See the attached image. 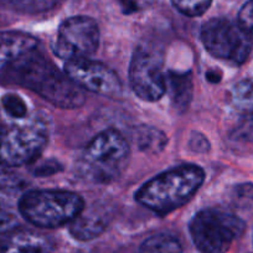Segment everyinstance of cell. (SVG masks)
Returning <instances> with one entry per match:
<instances>
[{"label": "cell", "mask_w": 253, "mask_h": 253, "mask_svg": "<svg viewBox=\"0 0 253 253\" xmlns=\"http://www.w3.org/2000/svg\"><path fill=\"white\" fill-rule=\"evenodd\" d=\"M0 82L31 89L58 108H79L86 101L82 89L38 48L1 70Z\"/></svg>", "instance_id": "1"}, {"label": "cell", "mask_w": 253, "mask_h": 253, "mask_svg": "<svg viewBox=\"0 0 253 253\" xmlns=\"http://www.w3.org/2000/svg\"><path fill=\"white\" fill-rule=\"evenodd\" d=\"M205 181V171L198 165H181L157 175L143 184L135 200L158 215H167L189 203Z\"/></svg>", "instance_id": "2"}, {"label": "cell", "mask_w": 253, "mask_h": 253, "mask_svg": "<svg viewBox=\"0 0 253 253\" xmlns=\"http://www.w3.org/2000/svg\"><path fill=\"white\" fill-rule=\"evenodd\" d=\"M129 155V145L122 133L106 129L86 145L76 163L77 172L89 182L108 184L121 176Z\"/></svg>", "instance_id": "3"}, {"label": "cell", "mask_w": 253, "mask_h": 253, "mask_svg": "<svg viewBox=\"0 0 253 253\" xmlns=\"http://www.w3.org/2000/svg\"><path fill=\"white\" fill-rule=\"evenodd\" d=\"M84 208L82 196L67 190H33L19 201L20 215L41 228H57L71 223Z\"/></svg>", "instance_id": "4"}, {"label": "cell", "mask_w": 253, "mask_h": 253, "mask_svg": "<svg viewBox=\"0 0 253 253\" xmlns=\"http://www.w3.org/2000/svg\"><path fill=\"white\" fill-rule=\"evenodd\" d=\"M48 135L50 126L45 117L0 124V165L13 168L35 163L47 145Z\"/></svg>", "instance_id": "5"}, {"label": "cell", "mask_w": 253, "mask_h": 253, "mask_svg": "<svg viewBox=\"0 0 253 253\" xmlns=\"http://www.w3.org/2000/svg\"><path fill=\"white\" fill-rule=\"evenodd\" d=\"M245 230L242 218L216 208L199 211L189 222L190 237L200 253H227Z\"/></svg>", "instance_id": "6"}, {"label": "cell", "mask_w": 253, "mask_h": 253, "mask_svg": "<svg viewBox=\"0 0 253 253\" xmlns=\"http://www.w3.org/2000/svg\"><path fill=\"white\" fill-rule=\"evenodd\" d=\"M201 41L213 57L242 65L253 47V36L240 23L225 18L211 19L201 28Z\"/></svg>", "instance_id": "7"}, {"label": "cell", "mask_w": 253, "mask_h": 253, "mask_svg": "<svg viewBox=\"0 0 253 253\" xmlns=\"http://www.w3.org/2000/svg\"><path fill=\"white\" fill-rule=\"evenodd\" d=\"M98 24L89 16H72L60 25L53 51L62 60L89 58L99 45Z\"/></svg>", "instance_id": "8"}, {"label": "cell", "mask_w": 253, "mask_h": 253, "mask_svg": "<svg viewBox=\"0 0 253 253\" xmlns=\"http://www.w3.org/2000/svg\"><path fill=\"white\" fill-rule=\"evenodd\" d=\"M129 82L140 99L155 102L167 92V74L162 57L155 51L139 46L133 53L129 66Z\"/></svg>", "instance_id": "9"}, {"label": "cell", "mask_w": 253, "mask_h": 253, "mask_svg": "<svg viewBox=\"0 0 253 253\" xmlns=\"http://www.w3.org/2000/svg\"><path fill=\"white\" fill-rule=\"evenodd\" d=\"M65 74L80 87L104 97H119L122 82L113 70L91 58L67 61Z\"/></svg>", "instance_id": "10"}, {"label": "cell", "mask_w": 253, "mask_h": 253, "mask_svg": "<svg viewBox=\"0 0 253 253\" xmlns=\"http://www.w3.org/2000/svg\"><path fill=\"white\" fill-rule=\"evenodd\" d=\"M114 209L107 201H94L84 206L70 223V233L77 241H91L101 236L113 220Z\"/></svg>", "instance_id": "11"}, {"label": "cell", "mask_w": 253, "mask_h": 253, "mask_svg": "<svg viewBox=\"0 0 253 253\" xmlns=\"http://www.w3.org/2000/svg\"><path fill=\"white\" fill-rule=\"evenodd\" d=\"M52 237L31 230H14L0 238V253H53Z\"/></svg>", "instance_id": "12"}, {"label": "cell", "mask_w": 253, "mask_h": 253, "mask_svg": "<svg viewBox=\"0 0 253 253\" xmlns=\"http://www.w3.org/2000/svg\"><path fill=\"white\" fill-rule=\"evenodd\" d=\"M38 48V40L21 31H0V70Z\"/></svg>", "instance_id": "13"}, {"label": "cell", "mask_w": 253, "mask_h": 253, "mask_svg": "<svg viewBox=\"0 0 253 253\" xmlns=\"http://www.w3.org/2000/svg\"><path fill=\"white\" fill-rule=\"evenodd\" d=\"M167 92H169L172 106L185 111L193 98V79L189 72L169 71L167 74Z\"/></svg>", "instance_id": "14"}, {"label": "cell", "mask_w": 253, "mask_h": 253, "mask_svg": "<svg viewBox=\"0 0 253 253\" xmlns=\"http://www.w3.org/2000/svg\"><path fill=\"white\" fill-rule=\"evenodd\" d=\"M230 102L236 111L253 116V79L242 80L232 87Z\"/></svg>", "instance_id": "15"}, {"label": "cell", "mask_w": 253, "mask_h": 253, "mask_svg": "<svg viewBox=\"0 0 253 253\" xmlns=\"http://www.w3.org/2000/svg\"><path fill=\"white\" fill-rule=\"evenodd\" d=\"M138 147L142 152L149 154H158L165 148L168 143V138L162 130L157 129L154 126H140L137 130L135 137Z\"/></svg>", "instance_id": "16"}, {"label": "cell", "mask_w": 253, "mask_h": 253, "mask_svg": "<svg viewBox=\"0 0 253 253\" xmlns=\"http://www.w3.org/2000/svg\"><path fill=\"white\" fill-rule=\"evenodd\" d=\"M137 253H182V247L180 241L172 235L158 233L147 238Z\"/></svg>", "instance_id": "17"}, {"label": "cell", "mask_w": 253, "mask_h": 253, "mask_svg": "<svg viewBox=\"0 0 253 253\" xmlns=\"http://www.w3.org/2000/svg\"><path fill=\"white\" fill-rule=\"evenodd\" d=\"M0 1L18 13L39 14L55 8L60 0H0Z\"/></svg>", "instance_id": "18"}, {"label": "cell", "mask_w": 253, "mask_h": 253, "mask_svg": "<svg viewBox=\"0 0 253 253\" xmlns=\"http://www.w3.org/2000/svg\"><path fill=\"white\" fill-rule=\"evenodd\" d=\"M171 3L179 13L190 18H195L208 11L212 0H171Z\"/></svg>", "instance_id": "19"}, {"label": "cell", "mask_w": 253, "mask_h": 253, "mask_svg": "<svg viewBox=\"0 0 253 253\" xmlns=\"http://www.w3.org/2000/svg\"><path fill=\"white\" fill-rule=\"evenodd\" d=\"M1 104L8 116L11 118L24 119L28 114V106L20 96L15 93H8L1 98Z\"/></svg>", "instance_id": "20"}, {"label": "cell", "mask_w": 253, "mask_h": 253, "mask_svg": "<svg viewBox=\"0 0 253 253\" xmlns=\"http://www.w3.org/2000/svg\"><path fill=\"white\" fill-rule=\"evenodd\" d=\"M19 226L18 213L5 201L0 200V235L11 232Z\"/></svg>", "instance_id": "21"}, {"label": "cell", "mask_w": 253, "mask_h": 253, "mask_svg": "<svg viewBox=\"0 0 253 253\" xmlns=\"http://www.w3.org/2000/svg\"><path fill=\"white\" fill-rule=\"evenodd\" d=\"M231 139L237 142H253V116H246L245 119L235 126Z\"/></svg>", "instance_id": "22"}, {"label": "cell", "mask_w": 253, "mask_h": 253, "mask_svg": "<svg viewBox=\"0 0 253 253\" xmlns=\"http://www.w3.org/2000/svg\"><path fill=\"white\" fill-rule=\"evenodd\" d=\"M25 181L19 175L10 171H0V190L4 193H19L23 190Z\"/></svg>", "instance_id": "23"}, {"label": "cell", "mask_w": 253, "mask_h": 253, "mask_svg": "<svg viewBox=\"0 0 253 253\" xmlns=\"http://www.w3.org/2000/svg\"><path fill=\"white\" fill-rule=\"evenodd\" d=\"M232 199L241 208H253V185H238L233 191Z\"/></svg>", "instance_id": "24"}, {"label": "cell", "mask_w": 253, "mask_h": 253, "mask_svg": "<svg viewBox=\"0 0 253 253\" xmlns=\"http://www.w3.org/2000/svg\"><path fill=\"white\" fill-rule=\"evenodd\" d=\"M126 14L139 13L150 8L155 3V0H117Z\"/></svg>", "instance_id": "25"}, {"label": "cell", "mask_w": 253, "mask_h": 253, "mask_svg": "<svg viewBox=\"0 0 253 253\" xmlns=\"http://www.w3.org/2000/svg\"><path fill=\"white\" fill-rule=\"evenodd\" d=\"M238 23L253 35V0H248L238 13Z\"/></svg>", "instance_id": "26"}, {"label": "cell", "mask_w": 253, "mask_h": 253, "mask_svg": "<svg viewBox=\"0 0 253 253\" xmlns=\"http://www.w3.org/2000/svg\"><path fill=\"white\" fill-rule=\"evenodd\" d=\"M60 164L56 162H47L45 164H41L40 167L36 168L34 170V174L35 175H40V176H46V175H51V174H55L60 170Z\"/></svg>", "instance_id": "27"}, {"label": "cell", "mask_w": 253, "mask_h": 253, "mask_svg": "<svg viewBox=\"0 0 253 253\" xmlns=\"http://www.w3.org/2000/svg\"><path fill=\"white\" fill-rule=\"evenodd\" d=\"M190 147H191L193 150H195V152L204 153L206 152V150H209L210 144H209L208 139H206L204 135L196 134L191 138V140H190Z\"/></svg>", "instance_id": "28"}]
</instances>
